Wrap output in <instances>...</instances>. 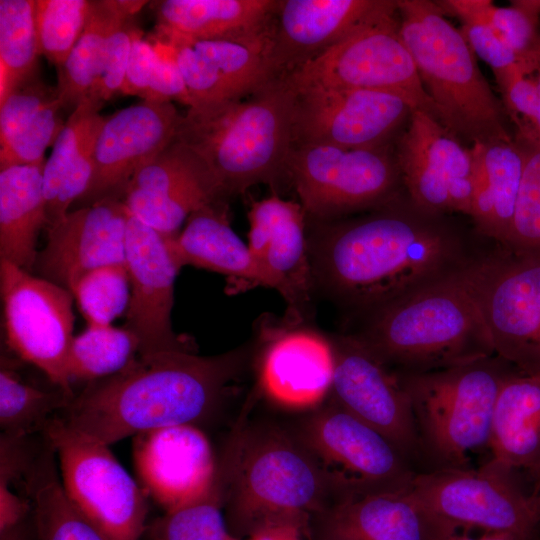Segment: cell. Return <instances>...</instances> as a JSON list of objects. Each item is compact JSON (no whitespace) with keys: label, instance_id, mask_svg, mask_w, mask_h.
Returning a JSON list of instances; mask_svg holds the SVG:
<instances>
[{"label":"cell","instance_id":"obj_20","mask_svg":"<svg viewBox=\"0 0 540 540\" xmlns=\"http://www.w3.org/2000/svg\"><path fill=\"white\" fill-rule=\"evenodd\" d=\"M225 197L206 164L175 137L136 171L123 202L141 222L175 236L191 213Z\"/></svg>","mask_w":540,"mask_h":540},{"label":"cell","instance_id":"obj_16","mask_svg":"<svg viewBox=\"0 0 540 540\" xmlns=\"http://www.w3.org/2000/svg\"><path fill=\"white\" fill-rule=\"evenodd\" d=\"M417 109L407 97L369 89H310L297 93L293 145L345 149L385 147Z\"/></svg>","mask_w":540,"mask_h":540},{"label":"cell","instance_id":"obj_34","mask_svg":"<svg viewBox=\"0 0 540 540\" xmlns=\"http://www.w3.org/2000/svg\"><path fill=\"white\" fill-rule=\"evenodd\" d=\"M60 387L43 389L24 381L1 358L0 427L1 434L10 437H31L43 433L48 422L64 411L73 401Z\"/></svg>","mask_w":540,"mask_h":540},{"label":"cell","instance_id":"obj_5","mask_svg":"<svg viewBox=\"0 0 540 540\" xmlns=\"http://www.w3.org/2000/svg\"><path fill=\"white\" fill-rule=\"evenodd\" d=\"M349 332L397 373H424L493 356L481 316L460 273L355 319Z\"/></svg>","mask_w":540,"mask_h":540},{"label":"cell","instance_id":"obj_21","mask_svg":"<svg viewBox=\"0 0 540 540\" xmlns=\"http://www.w3.org/2000/svg\"><path fill=\"white\" fill-rule=\"evenodd\" d=\"M181 117L170 101H143L105 117L94 144L92 178L79 199L83 206L123 199L136 171L175 139Z\"/></svg>","mask_w":540,"mask_h":540},{"label":"cell","instance_id":"obj_30","mask_svg":"<svg viewBox=\"0 0 540 540\" xmlns=\"http://www.w3.org/2000/svg\"><path fill=\"white\" fill-rule=\"evenodd\" d=\"M45 162L0 170V260L30 272L38 254L39 232L47 222Z\"/></svg>","mask_w":540,"mask_h":540},{"label":"cell","instance_id":"obj_37","mask_svg":"<svg viewBox=\"0 0 540 540\" xmlns=\"http://www.w3.org/2000/svg\"><path fill=\"white\" fill-rule=\"evenodd\" d=\"M145 534L150 540H227L223 494L215 476L205 493L154 519Z\"/></svg>","mask_w":540,"mask_h":540},{"label":"cell","instance_id":"obj_25","mask_svg":"<svg viewBox=\"0 0 540 540\" xmlns=\"http://www.w3.org/2000/svg\"><path fill=\"white\" fill-rule=\"evenodd\" d=\"M443 529L408 488L339 497L308 522L306 540H441Z\"/></svg>","mask_w":540,"mask_h":540},{"label":"cell","instance_id":"obj_28","mask_svg":"<svg viewBox=\"0 0 540 540\" xmlns=\"http://www.w3.org/2000/svg\"><path fill=\"white\" fill-rule=\"evenodd\" d=\"M485 462L530 477L540 468V375L512 372L494 407Z\"/></svg>","mask_w":540,"mask_h":540},{"label":"cell","instance_id":"obj_55","mask_svg":"<svg viewBox=\"0 0 540 540\" xmlns=\"http://www.w3.org/2000/svg\"><path fill=\"white\" fill-rule=\"evenodd\" d=\"M227 540H239V539H237V538H235V537H233V536L230 535L229 538H228Z\"/></svg>","mask_w":540,"mask_h":540},{"label":"cell","instance_id":"obj_24","mask_svg":"<svg viewBox=\"0 0 540 540\" xmlns=\"http://www.w3.org/2000/svg\"><path fill=\"white\" fill-rule=\"evenodd\" d=\"M133 459L146 495L165 512L205 493L214 480L217 462L207 436L193 425L134 436Z\"/></svg>","mask_w":540,"mask_h":540},{"label":"cell","instance_id":"obj_11","mask_svg":"<svg viewBox=\"0 0 540 540\" xmlns=\"http://www.w3.org/2000/svg\"><path fill=\"white\" fill-rule=\"evenodd\" d=\"M410 490L447 532L536 534L540 509L516 475L484 462L477 468L417 471Z\"/></svg>","mask_w":540,"mask_h":540},{"label":"cell","instance_id":"obj_56","mask_svg":"<svg viewBox=\"0 0 540 540\" xmlns=\"http://www.w3.org/2000/svg\"><path fill=\"white\" fill-rule=\"evenodd\" d=\"M534 539V538H533Z\"/></svg>","mask_w":540,"mask_h":540},{"label":"cell","instance_id":"obj_17","mask_svg":"<svg viewBox=\"0 0 540 540\" xmlns=\"http://www.w3.org/2000/svg\"><path fill=\"white\" fill-rule=\"evenodd\" d=\"M330 339L335 365L328 399L378 430L415 463L419 460L417 429L397 373L350 334Z\"/></svg>","mask_w":540,"mask_h":540},{"label":"cell","instance_id":"obj_26","mask_svg":"<svg viewBox=\"0 0 540 540\" xmlns=\"http://www.w3.org/2000/svg\"><path fill=\"white\" fill-rule=\"evenodd\" d=\"M392 0H281L274 60L284 76L394 8Z\"/></svg>","mask_w":540,"mask_h":540},{"label":"cell","instance_id":"obj_32","mask_svg":"<svg viewBox=\"0 0 540 540\" xmlns=\"http://www.w3.org/2000/svg\"><path fill=\"white\" fill-rule=\"evenodd\" d=\"M55 457L44 438L22 484L32 507L35 540H108L66 496Z\"/></svg>","mask_w":540,"mask_h":540},{"label":"cell","instance_id":"obj_19","mask_svg":"<svg viewBox=\"0 0 540 540\" xmlns=\"http://www.w3.org/2000/svg\"><path fill=\"white\" fill-rule=\"evenodd\" d=\"M171 237L129 213L125 264L130 300L124 327L138 338L140 355L167 350L194 352L189 339L178 336L172 328L174 283L182 267L171 248Z\"/></svg>","mask_w":540,"mask_h":540},{"label":"cell","instance_id":"obj_9","mask_svg":"<svg viewBox=\"0 0 540 540\" xmlns=\"http://www.w3.org/2000/svg\"><path fill=\"white\" fill-rule=\"evenodd\" d=\"M42 436L55 452L63 489L74 507L108 540H140L148 525L146 493L109 445L71 428L58 415Z\"/></svg>","mask_w":540,"mask_h":540},{"label":"cell","instance_id":"obj_50","mask_svg":"<svg viewBox=\"0 0 540 540\" xmlns=\"http://www.w3.org/2000/svg\"><path fill=\"white\" fill-rule=\"evenodd\" d=\"M246 540H306L305 527L294 521L268 523L251 533Z\"/></svg>","mask_w":540,"mask_h":540},{"label":"cell","instance_id":"obj_13","mask_svg":"<svg viewBox=\"0 0 540 540\" xmlns=\"http://www.w3.org/2000/svg\"><path fill=\"white\" fill-rule=\"evenodd\" d=\"M6 344L37 367L52 385L75 394L67 375L74 327L73 294L66 288L0 260Z\"/></svg>","mask_w":540,"mask_h":540},{"label":"cell","instance_id":"obj_29","mask_svg":"<svg viewBox=\"0 0 540 540\" xmlns=\"http://www.w3.org/2000/svg\"><path fill=\"white\" fill-rule=\"evenodd\" d=\"M471 151L474 174L469 217L480 236L505 246L523 175L522 149L511 137L474 143Z\"/></svg>","mask_w":540,"mask_h":540},{"label":"cell","instance_id":"obj_41","mask_svg":"<svg viewBox=\"0 0 540 540\" xmlns=\"http://www.w3.org/2000/svg\"><path fill=\"white\" fill-rule=\"evenodd\" d=\"M72 294L88 324H111L128 308L130 280L126 264L106 265L86 273Z\"/></svg>","mask_w":540,"mask_h":540},{"label":"cell","instance_id":"obj_38","mask_svg":"<svg viewBox=\"0 0 540 540\" xmlns=\"http://www.w3.org/2000/svg\"><path fill=\"white\" fill-rule=\"evenodd\" d=\"M102 102L85 97L70 114L53 144L43 169V194L46 209L53 203L70 168L87 144L97 137L105 120L99 114Z\"/></svg>","mask_w":540,"mask_h":540},{"label":"cell","instance_id":"obj_33","mask_svg":"<svg viewBox=\"0 0 540 540\" xmlns=\"http://www.w3.org/2000/svg\"><path fill=\"white\" fill-rule=\"evenodd\" d=\"M147 3L139 0L91 1L86 26L65 63L57 69V89L63 108L74 110L90 94L109 36Z\"/></svg>","mask_w":540,"mask_h":540},{"label":"cell","instance_id":"obj_10","mask_svg":"<svg viewBox=\"0 0 540 540\" xmlns=\"http://www.w3.org/2000/svg\"><path fill=\"white\" fill-rule=\"evenodd\" d=\"M284 77L296 93L310 89L396 92L438 120L435 106L402 40L398 0L394 8Z\"/></svg>","mask_w":540,"mask_h":540},{"label":"cell","instance_id":"obj_1","mask_svg":"<svg viewBox=\"0 0 540 540\" xmlns=\"http://www.w3.org/2000/svg\"><path fill=\"white\" fill-rule=\"evenodd\" d=\"M443 216L393 198L367 215L319 221L308 235L315 288L356 319L461 273L491 245Z\"/></svg>","mask_w":540,"mask_h":540},{"label":"cell","instance_id":"obj_15","mask_svg":"<svg viewBox=\"0 0 540 540\" xmlns=\"http://www.w3.org/2000/svg\"><path fill=\"white\" fill-rule=\"evenodd\" d=\"M274 33L275 19L244 35L186 38L156 33L154 38L172 52L194 106L242 99L281 77L274 60Z\"/></svg>","mask_w":540,"mask_h":540},{"label":"cell","instance_id":"obj_31","mask_svg":"<svg viewBox=\"0 0 540 540\" xmlns=\"http://www.w3.org/2000/svg\"><path fill=\"white\" fill-rule=\"evenodd\" d=\"M276 0H162L154 2L156 33L186 38L244 35L269 26Z\"/></svg>","mask_w":540,"mask_h":540},{"label":"cell","instance_id":"obj_45","mask_svg":"<svg viewBox=\"0 0 540 540\" xmlns=\"http://www.w3.org/2000/svg\"><path fill=\"white\" fill-rule=\"evenodd\" d=\"M139 30L130 17L120 23L109 36L100 61L98 74L88 97L99 102L120 92L124 83L131 46Z\"/></svg>","mask_w":540,"mask_h":540},{"label":"cell","instance_id":"obj_3","mask_svg":"<svg viewBox=\"0 0 540 540\" xmlns=\"http://www.w3.org/2000/svg\"><path fill=\"white\" fill-rule=\"evenodd\" d=\"M229 534L239 540L261 526L312 516L347 494L293 427L242 416L217 457Z\"/></svg>","mask_w":540,"mask_h":540},{"label":"cell","instance_id":"obj_22","mask_svg":"<svg viewBox=\"0 0 540 540\" xmlns=\"http://www.w3.org/2000/svg\"><path fill=\"white\" fill-rule=\"evenodd\" d=\"M306 212L296 201L273 194L251 201L249 249L270 288L287 302V319L305 321L315 289L306 234Z\"/></svg>","mask_w":540,"mask_h":540},{"label":"cell","instance_id":"obj_40","mask_svg":"<svg viewBox=\"0 0 540 540\" xmlns=\"http://www.w3.org/2000/svg\"><path fill=\"white\" fill-rule=\"evenodd\" d=\"M91 0H36L35 22L40 55L59 69L81 36Z\"/></svg>","mask_w":540,"mask_h":540},{"label":"cell","instance_id":"obj_35","mask_svg":"<svg viewBox=\"0 0 540 540\" xmlns=\"http://www.w3.org/2000/svg\"><path fill=\"white\" fill-rule=\"evenodd\" d=\"M140 354V342L127 328L88 324L72 341L67 375L71 383H89L118 373Z\"/></svg>","mask_w":540,"mask_h":540},{"label":"cell","instance_id":"obj_44","mask_svg":"<svg viewBox=\"0 0 540 540\" xmlns=\"http://www.w3.org/2000/svg\"><path fill=\"white\" fill-rule=\"evenodd\" d=\"M57 100L44 110L9 144L0 147V170L11 166L35 165L44 160L46 148L54 144L65 126Z\"/></svg>","mask_w":540,"mask_h":540},{"label":"cell","instance_id":"obj_46","mask_svg":"<svg viewBox=\"0 0 540 540\" xmlns=\"http://www.w3.org/2000/svg\"><path fill=\"white\" fill-rule=\"evenodd\" d=\"M459 29L475 56L489 65L495 80L516 69L536 71L513 51L489 21L464 23Z\"/></svg>","mask_w":540,"mask_h":540},{"label":"cell","instance_id":"obj_42","mask_svg":"<svg viewBox=\"0 0 540 540\" xmlns=\"http://www.w3.org/2000/svg\"><path fill=\"white\" fill-rule=\"evenodd\" d=\"M540 1L492 5L489 22L513 51L532 69L540 68Z\"/></svg>","mask_w":540,"mask_h":540},{"label":"cell","instance_id":"obj_53","mask_svg":"<svg viewBox=\"0 0 540 540\" xmlns=\"http://www.w3.org/2000/svg\"><path fill=\"white\" fill-rule=\"evenodd\" d=\"M30 518L21 524L0 533V540H35L34 527Z\"/></svg>","mask_w":540,"mask_h":540},{"label":"cell","instance_id":"obj_48","mask_svg":"<svg viewBox=\"0 0 540 540\" xmlns=\"http://www.w3.org/2000/svg\"><path fill=\"white\" fill-rule=\"evenodd\" d=\"M152 42L157 50V62L145 101L172 102L176 100L191 107L192 99L172 52L163 42L155 38Z\"/></svg>","mask_w":540,"mask_h":540},{"label":"cell","instance_id":"obj_7","mask_svg":"<svg viewBox=\"0 0 540 540\" xmlns=\"http://www.w3.org/2000/svg\"><path fill=\"white\" fill-rule=\"evenodd\" d=\"M516 369L496 355L424 373H397L416 424L426 470L470 468L487 452L496 399Z\"/></svg>","mask_w":540,"mask_h":540},{"label":"cell","instance_id":"obj_54","mask_svg":"<svg viewBox=\"0 0 540 540\" xmlns=\"http://www.w3.org/2000/svg\"><path fill=\"white\" fill-rule=\"evenodd\" d=\"M531 480H532L533 486L530 492V496L532 497V499L535 501V503L540 509V468L538 469V471L536 472V474L533 476Z\"/></svg>","mask_w":540,"mask_h":540},{"label":"cell","instance_id":"obj_8","mask_svg":"<svg viewBox=\"0 0 540 540\" xmlns=\"http://www.w3.org/2000/svg\"><path fill=\"white\" fill-rule=\"evenodd\" d=\"M460 279L494 354L521 373L540 375V259L495 243Z\"/></svg>","mask_w":540,"mask_h":540},{"label":"cell","instance_id":"obj_6","mask_svg":"<svg viewBox=\"0 0 540 540\" xmlns=\"http://www.w3.org/2000/svg\"><path fill=\"white\" fill-rule=\"evenodd\" d=\"M400 34L439 122L455 137L489 142L513 137L504 108L459 28L437 2L398 0Z\"/></svg>","mask_w":540,"mask_h":540},{"label":"cell","instance_id":"obj_18","mask_svg":"<svg viewBox=\"0 0 540 540\" xmlns=\"http://www.w3.org/2000/svg\"><path fill=\"white\" fill-rule=\"evenodd\" d=\"M304 322L285 318L261 323L255 361L261 393L275 405L296 411L325 403L335 365L330 337Z\"/></svg>","mask_w":540,"mask_h":540},{"label":"cell","instance_id":"obj_4","mask_svg":"<svg viewBox=\"0 0 540 540\" xmlns=\"http://www.w3.org/2000/svg\"><path fill=\"white\" fill-rule=\"evenodd\" d=\"M242 99L189 107L176 134L226 197L287 173L293 148L297 93L284 76Z\"/></svg>","mask_w":540,"mask_h":540},{"label":"cell","instance_id":"obj_43","mask_svg":"<svg viewBox=\"0 0 540 540\" xmlns=\"http://www.w3.org/2000/svg\"><path fill=\"white\" fill-rule=\"evenodd\" d=\"M57 100H60L57 86L45 84L38 74L15 87L0 103V147L9 144Z\"/></svg>","mask_w":540,"mask_h":540},{"label":"cell","instance_id":"obj_12","mask_svg":"<svg viewBox=\"0 0 540 540\" xmlns=\"http://www.w3.org/2000/svg\"><path fill=\"white\" fill-rule=\"evenodd\" d=\"M287 173L306 214L317 221L380 206L395 198L401 180L397 162L385 147L293 145Z\"/></svg>","mask_w":540,"mask_h":540},{"label":"cell","instance_id":"obj_36","mask_svg":"<svg viewBox=\"0 0 540 540\" xmlns=\"http://www.w3.org/2000/svg\"><path fill=\"white\" fill-rule=\"evenodd\" d=\"M36 0H0V103L37 74Z\"/></svg>","mask_w":540,"mask_h":540},{"label":"cell","instance_id":"obj_14","mask_svg":"<svg viewBox=\"0 0 540 540\" xmlns=\"http://www.w3.org/2000/svg\"><path fill=\"white\" fill-rule=\"evenodd\" d=\"M293 429L347 495L408 488L417 472L387 437L331 400Z\"/></svg>","mask_w":540,"mask_h":540},{"label":"cell","instance_id":"obj_27","mask_svg":"<svg viewBox=\"0 0 540 540\" xmlns=\"http://www.w3.org/2000/svg\"><path fill=\"white\" fill-rule=\"evenodd\" d=\"M181 267L195 266L224 274L237 288H270L248 244L232 229L225 201L205 205L190 214L184 228L170 239Z\"/></svg>","mask_w":540,"mask_h":540},{"label":"cell","instance_id":"obj_2","mask_svg":"<svg viewBox=\"0 0 540 540\" xmlns=\"http://www.w3.org/2000/svg\"><path fill=\"white\" fill-rule=\"evenodd\" d=\"M246 360L244 348L215 356L181 350L139 355L118 373L87 383L58 416L108 445L160 428H200L224 407Z\"/></svg>","mask_w":540,"mask_h":540},{"label":"cell","instance_id":"obj_52","mask_svg":"<svg viewBox=\"0 0 540 540\" xmlns=\"http://www.w3.org/2000/svg\"><path fill=\"white\" fill-rule=\"evenodd\" d=\"M539 94V105L534 119L527 125L516 129L517 136L526 137L540 143V68L533 72Z\"/></svg>","mask_w":540,"mask_h":540},{"label":"cell","instance_id":"obj_47","mask_svg":"<svg viewBox=\"0 0 540 540\" xmlns=\"http://www.w3.org/2000/svg\"><path fill=\"white\" fill-rule=\"evenodd\" d=\"M502 96V105L515 129L529 124L535 117L539 94L533 73L522 69L513 70L496 79Z\"/></svg>","mask_w":540,"mask_h":540},{"label":"cell","instance_id":"obj_23","mask_svg":"<svg viewBox=\"0 0 540 540\" xmlns=\"http://www.w3.org/2000/svg\"><path fill=\"white\" fill-rule=\"evenodd\" d=\"M128 217L123 199L118 197L69 211L46 228L47 243L38 252L33 269L72 293L86 273L106 265L125 264Z\"/></svg>","mask_w":540,"mask_h":540},{"label":"cell","instance_id":"obj_39","mask_svg":"<svg viewBox=\"0 0 540 540\" xmlns=\"http://www.w3.org/2000/svg\"><path fill=\"white\" fill-rule=\"evenodd\" d=\"M524 156V169L508 241L509 250L540 259V143L513 136Z\"/></svg>","mask_w":540,"mask_h":540},{"label":"cell","instance_id":"obj_49","mask_svg":"<svg viewBox=\"0 0 540 540\" xmlns=\"http://www.w3.org/2000/svg\"><path fill=\"white\" fill-rule=\"evenodd\" d=\"M157 50L153 42L142 38L140 29L136 32L130 51L125 79L120 93L138 96L145 101L154 75Z\"/></svg>","mask_w":540,"mask_h":540},{"label":"cell","instance_id":"obj_51","mask_svg":"<svg viewBox=\"0 0 540 540\" xmlns=\"http://www.w3.org/2000/svg\"><path fill=\"white\" fill-rule=\"evenodd\" d=\"M535 536L536 534L499 532L483 533L479 537H473L467 531H456L443 537L441 540H533Z\"/></svg>","mask_w":540,"mask_h":540}]
</instances>
